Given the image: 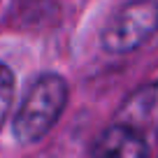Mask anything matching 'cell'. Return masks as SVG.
<instances>
[{
	"mask_svg": "<svg viewBox=\"0 0 158 158\" xmlns=\"http://www.w3.org/2000/svg\"><path fill=\"white\" fill-rule=\"evenodd\" d=\"M116 121L139 130L142 135L151 130V126L153 130H158V84L144 86L130 95L128 102L121 107Z\"/></svg>",
	"mask_w": 158,
	"mask_h": 158,
	"instance_id": "obj_4",
	"label": "cell"
},
{
	"mask_svg": "<svg viewBox=\"0 0 158 158\" xmlns=\"http://www.w3.org/2000/svg\"><path fill=\"white\" fill-rule=\"evenodd\" d=\"M12 100H14V74L7 65L0 63V126L5 123L12 109Z\"/></svg>",
	"mask_w": 158,
	"mask_h": 158,
	"instance_id": "obj_5",
	"label": "cell"
},
{
	"mask_svg": "<svg viewBox=\"0 0 158 158\" xmlns=\"http://www.w3.org/2000/svg\"><path fill=\"white\" fill-rule=\"evenodd\" d=\"M158 33V0H130L112 14L102 30L109 54H130Z\"/></svg>",
	"mask_w": 158,
	"mask_h": 158,
	"instance_id": "obj_2",
	"label": "cell"
},
{
	"mask_svg": "<svg viewBox=\"0 0 158 158\" xmlns=\"http://www.w3.org/2000/svg\"><path fill=\"white\" fill-rule=\"evenodd\" d=\"M93 156L95 158H149V144L139 130L116 121L98 137Z\"/></svg>",
	"mask_w": 158,
	"mask_h": 158,
	"instance_id": "obj_3",
	"label": "cell"
},
{
	"mask_svg": "<svg viewBox=\"0 0 158 158\" xmlns=\"http://www.w3.org/2000/svg\"><path fill=\"white\" fill-rule=\"evenodd\" d=\"M68 102V84L58 74L49 72L28 89L14 116V137L19 144H35L44 137L63 114Z\"/></svg>",
	"mask_w": 158,
	"mask_h": 158,
	"instance_id": "obj_1",
	"label": "cell"
}]
</instances>
